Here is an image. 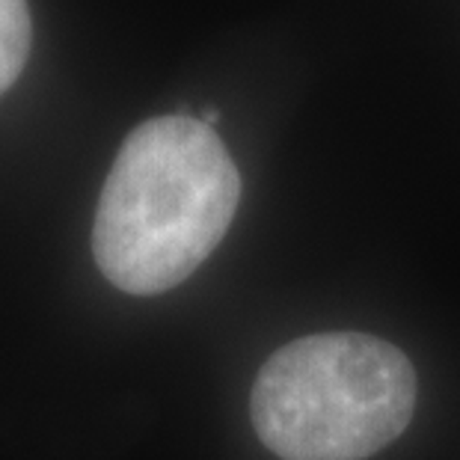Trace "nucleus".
<instances>
[{"label": "nucleus", "mask_w": 460, "mask_h": 460, "mask_svg": "<svg viewBox=\"0 0 460 460\" xmlns=\"http://www.w3.org/2000/svg\"><path fill=\"white\" fill-rule=\"evenodd\" d=\"M33 45V22L27 0H0V95L24 72Z\"/></svg>", "instance_id": "3"}, {"label": "nucleus", "mask_w": 460, "mask_h": 460, "mask_svg": "<svg viewBox=\"0 0 460 460\" xmlns=\"http://www.w3.org/2000/svg\"><path fill=\"white\" fill-rule=\"evenodd\" d=\"M416 410L404 350L366 332H321L261 366L250 419L282 460H366L401 437Z\"/></svg>", "instance_id": "2"}, {"label": "nucleus", "mask_w": 460, "mask_h": 460, "mask_svg": "<svg viewBox=\"0 0 460 460\" xmlns=\"http://www.w3.org/2000/svg\"><path fill=\"white\" fill-rule=\"evenodd\" d=\"M238 199V166L211 125L190 116L137 125L95 208V264L125 295H164L211 256Z\"/></svg>", "instance_id": "1"}]
</instances>
